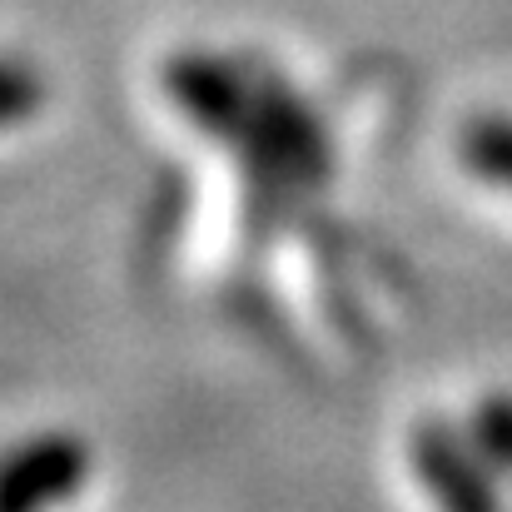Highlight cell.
<instances>
[{"label":"cell","instance_id":"3957f363","mask_svg":"<svg viewBox=\"0 0 512 512\" xmlns=\"http://www.w3.org/2000/svg\"><path fill=\"white\" fill-rule=\"evenodd\" d=\"M40 100H45V80L25 60H0V130L30 120Z\"/></svg>","mask_w":512,"mask_h":512},{"label":"cell","instance_id":"6da1fadb","mask_svg":"<svg viewBox=\"0 0 512 512\" xmlns=\"http://www.w3.org/2000/svg\"><path fill=\"white\" fill-rule=\"evenodd\" d=\"M413 468L418 483L428 488L438 512H503L498 508V473L473 453L468 438L448 428H418L413 433Z\"/></svg>","mask_w":512,"mask_h":512},{"label":"cell","instance_id":"7a4b0ae2","mask_svg":"<svg viewBox=\"0 0 512 512\" xmlns=\"http://www.w3.org/2000/svg\"><path fill=\"white\" fill-rule=\"evenodd\" d=\"M473 453L493 468V473H512V398H488L473 413Z\"/></svg>","mask_w":512,"mask_h":512}]
</instances>
